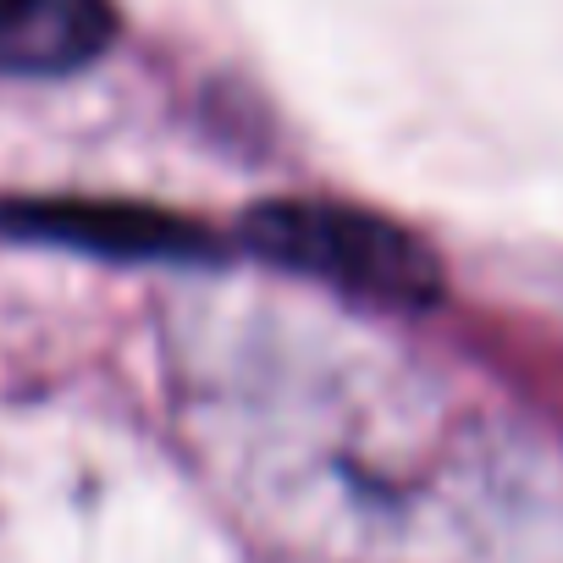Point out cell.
Here are the masks:
<instances>
[{
    "label": "cell",
    "mask_w": 563,
    "mask_h": 563,
    "mask_svg": "<svg viewBox=\"0 0 563 563\" xmlns=\"http://www.w3.org/2000/svg\"><path fill=\"white\" fill-rule=\"evenodd\" d=\"M243 243L310 282L382 310H426L442 299V260L398 221L338 199H271L243 216Z\"/></svg>",
    "instance_id": "obj_1"
},
{
    "label": "cell",
    "mask_w": 563,
    "mask_h": 563,
    "mask_svg": "<svg viewBox=\"0 0 563 563\" xmlns=\"http://www.w3.org/2000/svg\"><path fill=\"white\" fill-rule=\"evenodd\" d=\"M0 227L51 238V243H73L89 254H111V260H188V254L210 249V238L199 227H188L183 216H161V210H139V205H84V199L12 205L0 216Z\"/></svg>",
    "instance_id": "obj_2"
},
{
    "label": "cell",
    "mask_w": 563,
    "mask_h": 563,
    "mask_svg": "<svg viewBox=\"0 0 563 563\" xmlns=\"http://www.w3.org/2000/svg\"><path fill=\"white\" fill-rule=\"evenodd\" d=\"M117 34L111 0H0V73L62 78L89 67Z\"/></svg>",
    "instance_id": "obj_3"
}]
</instances>
